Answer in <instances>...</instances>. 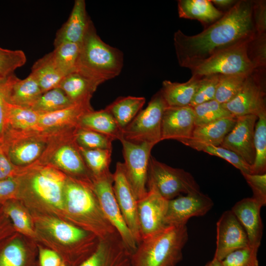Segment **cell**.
<instances>
[{"label": "cell", "instance_id": "6da1fadb", "mask_svg": "<svg viewBox=\"0 0 266 266\" xmlns=\"http://www.w3.org/2000/svg\"><path fill=\"white\" fill-rule=\"evenodd\" d=\"M252 8L253 0H238L197 34L176 31L173 43L179 66L191 69L220 51L250 42L256 34Z\"/></svg>", "mask_w": 266, "mask_h": 266}, {"label": "cell", "instance_id": "7a4b0ae2", "mask_svg": "<svg viewBox=\"0 0 266 266\" xmlns=\"http://www.w3.org/2000/svg\"><path fill=\"white\" fill-rule=\"evenodd\" d=\"M123 66L122 51L100 38L91 20L80 44L75 70L100 85L118 76Z\"/></svg>", "mask_w": 266, "mask_h": 266}, {"label": "cell", "instance_id": "3957f363", "mask_svg": "<svg viewBox=\"0 0 266 266\" xmlns=\"http://www.w3.org/2000/svg\"><path fill=\"white\" fill-rule=\"evenodd\" d=\"M188 239L186 225L167 227L141 240L132 254V266H176Z\"/></svg>", "mask_w": 266, "mask_h": 266}, {"label": "cell", "instance_id": "277c9868", "mask_svg": "<svg viewBox=\"0 0 266 266\" xmlns=\"http://www.w3.org/2000/svg\"><path fill=\"white\" fill-rule=\"evenodd\" d=\"M65 205L69 214L100 239L118 233L104 214L91 187L67 178L64 191ZM86 230V231H87Z\"/></svg>", "mask_w": 266, "mask_h": 266}, {"label": "cell", "instance_id": "5b68a950", "mask_svg": "<svg viewBox=\"0 0 266 266\" xmlns=\"http://www.w3.org/2000/svg\"><path fill=\"white\" fill-rule=\"evenodd\" d=\"M77 127L54 135L36 162L62 170L65 174L71 175V179L92 187L94 177L87 167L75 139Z\"/></svg>", "mask_w": 266, "mask_h": 266}, {"label": "cell", "instance_id": "8992f818", "mask_svg": "<svg viewBox=\"0 0 266 266\" xmlns=\"http://www.w3.org/2000/svg\"><path fill=\"white\" fill-rule=\"evenodd\" d=\"M61 131L19 132L7 129L1 146L14 165L25 167L39 160L52 137Z\"/></svg>", "mask_w": 266, "mask_h": 266}, {"label": "cell", "instance_id": "52a82bcc", "mask_svg": "<svg viewBox=\"0 0 266 266\" xmlns=\"http://www.w3.org/2000/svg\"><path fill=\"white\" fill-rule=\"evenodd\" d=\"M147 190H153L169 200L182 194L199 192L200 187L192 175L183 169L174 168L150 157Z\"/></svg>", "mask_w": 266, "mask_h": 266}, {"label": "cell", "instance_id": "ba28073f", "mask_svg": "<svg viewBox=\"0 0 266 266\" xmlns=\"http://www.w3.org/2000/svg\"><path fill=\"white\" fill-rule=\"evenodd\" d=\"M167 106L159 91L152 97L147 107L141 110L122 130L121 138L134 143H148L154 145L162 141V121Z\"/></svg>", "mask_w": 266, "mask_h": 266}, {"label": "cell", "instance_id": "9c48e42d", "mask_svg": "<svg viewBox=\"0 0 266 266\" xmlns=\"http://www.w3.org/2000/svg\"><path fill=\"white\" fill-rule=\"evenodd\" d=\"M249 43L237 45L213 55L190 69L192 77L201 78L212 74L252 73L256 69L248 55Z\"/></svg>", "mask_w": 266, "mask_h": 266}, {"label": "cell", "instance_id": "30bf717a", "mask_svg": "<svg viewBox=\"0 0 266 266\" xmlns=\"http://www.w3.org/2000/svg\"><path fill=\"white\" fill-rule=\"evenodd\" d=\"M127 178L138 200L148 192L147 180L149 161L154 145L148 143H134L121 138Z\"/></svg>", "mask_w": 266, "mask_h": 266}, {"label": "cell", "instance_id": "8fae6325", "mask_svg": "<svg viewBox=\"0 0 266 266\" xmlns=\"http://www.w3.org/2000/svg\"><path fill=\"white\" fill-rule=\"evenodd\" d=\"M113 176L110 171L94 179L92 189L105 217L116 229L123 242L133 253L137 244L127 226L116 201L113 190Z\"/></svg>", "mask_w": 266, "mask_h": 266}, {"label": "cell", "instance_id": "7c38bea8", "mask_svg": "<svg viewBox=\"0 0 266 266\" xmlns=\"http://www.w3.org/2000/svg\"><path fill=\"white\" fill-rule=\"evenodd\" d=\"M29 181L32 192L41 200L59 209L65 206L64 191L67 178L61 170L38 162Z\"/></svg>", "mask_w": 266, "mask_h": 266}, {"label": "cell", "instance_id": "4fadbf2b", "mask_svg": "<svg viewBox=\"0 0 266 266\" xmlns=\"http://www.w3.org/2000/svg\"><path fill=\"white\" fill-rule=\"evenodd\" d=\"M213 205V200L200 191L180 195L168 201L165 224L167 227L186 225L191 218L206 214Z\"/></svg>", "mask_w": 266, "mask_h": 266}, {"label": "cell", "instance_id": "5bb4252c", "mask_svg": "<svg viewBox=\"0 0 266 266\" xmlns=\"http://www.w3.org/2000/svg\"><path fill=\"white\" fill-rule=\"evenodd\" d=\"M113 190L125 222L137 245L141 241L138 218V200L125 173L123 163L118 162L113 173Z\"/></svg>", "mask_w": 266, "mask_h": 266}, {"label": "cell", "instance_id": "9a60e30c", "mask_svg": "<svg viewBox=\"0 0 266 266\" xmlns=\"http://www.w3.org/2000/svg\"><path fill=\"white\" fill-rule=\"evenodd\" d=\"M254 72L247 76L237 95L229 102L223 104L234 117L247 115L258 117L266 111L265 89Z\"/></svg>", "mask_w": 266, "mask_h": 266}, {"label": "cell", "instance_id": "2e32d148", "mask_svg": "<svg viewBox=\"0 0 266 266\" xmlns=\"http://www.w3.org/2000/svg\"><path fill=\"white\" fill-rule=\"evenodd\" d=\"M167 200L153 190H148L146 195L138 200L137 213L141 240L167 227L165 216Z\"/></svg>", "mask_w": 266, "mask_h": 266}, {"label": "cell", "instance_id": "e0dca14e", "mask_svg": "<svg viewBox=\"0 0 266 266\" xmlns=\"http://www.w3.org/2000/svg\"><path fill=\"white\" fill-rule=\"evenodd\" d=\"M216 244L213 258L221 261L233 251L249 246L246 233L231 210L223 212L216 223Z\"/></svg>", "mask_w": 266, "mask_h": 266}, {"label": "cell", "instance_id": "ac0fdd59", "mask_svg": "<svg viewBox=\"0 0 266 266\" xmlns=\"http://www.w3.org/2000/svg\"><path fill=\"white\" fill-rule=\"evenodd\" d=\"M257 120L255 115L237 117L235 125L220 145L238 155L251 166L255 158L254 135Z\"/></svg>", "mask_w": 266, "mask_h": 266}, {"label": "cell", "instance_id": "d6986e66", "mask_svg": "<svg viewBox=\"0 0 266 266\" xmlns=\"http://www.w3.org/2000/svg\"><path fill=\"white\" fill-rule=\"evenodd\" d=\"M132 254L117 233L100 239L95 252L78 266H132Z\"/></svg>", "mask_w": 266, "mask_h": 266}, {"label": "cell", "instance_id": "ffe728a7", "mask_svg": "<svg viewBox=\"0 0 266 266\" xmlns=\"http://www.w3.org/2000/svg\"><path fill=\"white\" fill-rule=\"evenodd\" d=\"M195 127L192 107L167 106L162 118L161 140L172 139L182 143L191 138Z\"/></svg>", "mask_w": 266, "mask_h": 266}, {"label": "cell", "instance_id": "44dd1931", "mask_svg": "<svg viewBox=\"0 0 266 266\" xmlns=\"http://www.w3.org/2000/svg\"><path fill=\"white\" fill-rule=\"evenodd\" d=\"M262 206L252 197L246 198L237 201L231 210L244 228L249 246L256 250L261 245L263 232L260 213Z\"/></svg>", "mask_w": 266, "mask_h": 266}, {"label": "cell", "instance_id": "7402d4cb", "mask_svg": "<svg viewBox=\"0 0 266 266\" xmlns=\"http://www.w3.org/2000/svg\"><path fill=\"white\" fill-rule=\"evenodd\" d=\"M84 0H75L67 20L57 31L54 47L64 42L81 44L90 21Z\"/></svg>", "mask_w": 266, "mask_h": 266}, {"label": "cell", "instance_id": "603a6c76", "mask_svg": "<svg viewBox=\"0 0 266 266\" xmlns=\"http://www.w3.org/2000/svg\"><path fill=\"white\" fill-rule=\"evenodd\" d=\"M93 110L91 104H73L54 112L39 114L38 126L41 131L46 132L77 127L81 117Z\"/></svg>", "mask_w": 266, "mask_h": 266}, {"label": "cell", "instance_id": "cb8c5ba5", "mask_svg": "<svg viewBox=\"0 0 266 266\" xmlns=\"http://www.w3.org/2000/svg\"><path fill=\"white\" fill-rule=\"evenodd\" d=\"M236 118L229 117L201 126H195L191 138L182 143L193 149L202 145L220 146L232 130Z\"/></svg>", "mask_w": 266, "mask_h": 266}, {"label": "cell", "instance_id": "d4e9b609", "mask_svg": "<svg viewBox=\"0 0 266 266\" xmlns=\"http://www.w3.org/2000/svg\"><path fill=\"white\" fill-rule=\"evenodd\" d=\"M100 85L77 70L65 76L58 88L75 104H91L93 94Z\"/></svg>", "mask_w": 266, "mask_h": 266}, {"label": "cell", "instance_id": "484cf974", "mask_svg": "<svg viewBox=\"0 0 266 266\" xmlns=\"http://www.w3.org/2000/svg\"><path fill=\"white\" fill-rule=\"evenodd\" d=\"M177 5L179 17L196 20L205 26L211 25L224 15L210 0H179Z\"/></svg>", "mask_w": 266, "mask_h": 266}, {"label": "cell", "instance_id": "4316f807", "mask_svg": "<svg viewBox=\"0 0 266 266\" xmlns=\"http://www.w3.org/2000/svg\"><path fill=\"white\" fill-rule=\"evenodd\" d=\"M78 127L104 134L113 140L122 137V130L105 108L98 111L93 109L85 113L80 118Z\"/></svg>", "mask_w": 266, "mask_h": 266}, {"label": "cell", "instance_id": "83f0119b", "mask_svg": "<svg viewBox=\"0 0 266 266\" xmlns=\"http://www.w3.org/2000/svg\"><path fill=\"white\" fill-rule=\"evenodd\" d=\"M200 78L191 77L186 82H173L164 80L160 92L167 106L190 105Z\"/></svg>", "mask_w": 266, "mask_h": 266}, {"label": "cell", "instance_id": "f1b7e54d", "mask_svg": "<svg viewBox=\"0 0 266 266\" xmlns=\"http://www.w3.org/2000/svg\"><path fill=\"white\" fill-rule=\"evenodd\" d=\"M31 73L37 80L42 93L58 88L65 77L56 66L52 52L34 63Z\"/></svg>", "mask_w": 266, "mask_h": 266}, {"label": "cell", "instance_id": "f546056e", "mask_svg": "<svg viewBox=\"0 0 266 266\" xmlns=\"http://www.w3.org/2000/svg\"><path fill=\"white\" fill-rule=\"evenodd\" d=\"M42 94L37 80L31 73L22 80L17 77L10 89L8 102L30 108Z\"/></svg>", "mask_w": 266, "mask_h": 266}, {"label": "cell", "instance_id": "4dcf8cb0", "mask_svg": "<svg viewBox=\"0 0 266 266\" xmlns=\"http://www.w3.org/2000/svg\"><path fill=\"white\" fill-rule=\"evenodd\" d=\"M145 100L142 97H120L105 109L112 115L122 130L141 110Z\"/></svg>", "mask_w": 266, "mask_h": 266}, {"label": "cell", "instance_id": "1f68e13d", "mask_svg": "<svg viewBox=\"0 0 266 266\" xmlns=\"http://www.w3.org/2000/svg\"><path fill=\"white\" fill-rule=\"evenodd\" d=\"M39 116V113L30 108L13 105L7 102L6 129L19 132L41 131L38 126Z\"/></svg>", "mask_w": 266, "mask_h": 266}, {"label": "cell", "instance_id": "d6a6232c", "mask_svg": "<svg viewBox=\"0 0 266 266\" xmlns=\"http://www.w3.org/2000/svg\"><path fill=\"white\" fill-rule=\"evenodd\" d=\"M255 161L251 174H262L266 171V111L258 116L254 135Z\"/></svg>", "mask_w": 266, "mask_h": 266}, {"label": "cell", "instance_id": "836d02e7", "mask_svg": "<svg viewBox=\"0 0 266 266\" xmlns=\"http://www.w3.org/2000/svg\"><path fill=\"white\" fill-rule=\"evenodd\" d=\"M80 51V44L64 42L54 47L52 52L54 62L65 76L76 69Z\"/></svg>", "mask_w": 266, "mask_h": 266}, {"label": "cell", "instance_id": "e575fe53", "mask_svg": "<svg viewBox=\"0 0 266 266\" xmlns=\"http://www.w3.org/2000/svg\"><path fill=\"white\" fill-rule=\"evenodd\" d=\"M73 104L60 88L43 93L33 104L30 108L39 114L54 112Z\"/></svg>", "mask_w": 266, "mask_h": 266}, {"label": "cell", "instance_id": "d590c367", "mask_svg": "<svg viewBox=\"0 0 266 266\" xmlns=\"http://www.w3.org/2000/svg\"><path fill=\"white\" fill-rule=\"evenodd\" d=\"M84 162L94 178L110 172L112 150L87 149L79 147Z\"/></svg>", "mask_w": 266, "mask_h": 266}, {"label": "cell", "instance_id": "8d00e7d4", "mask_svg": "<svg viewBox=\"0 0 266 266\" xmlns=\"http://www.w3.org/2000/svg\"><path fill=\"white\" fill-rule=\"evenodd\" d=\"M193 108L195 126H201L216 120L233 117L215 99L199 104Z\"/></svg>", "mask_w": 266, "mask_h": 266}, {"label": "cell", "instance_id": "74e56055", "mask_svg": "<svg viewBox=\"0 0 266 266\" xmlns=\"http://www.w3.org/2000/svg\"><path fill=\"white\" fill-rule=\"evenodd\" d=\"M249 75H221L214 99L222 104L230 101L238 93Z\"/></svg>", "mask_w": 266, "mask_h": 266}, {"label": "cell", "instance_id": "f35d334b", "mask_svg": "<svg viewBox=\"0 0 266 266\" xmlns=\"http://www.w3.org/2000/svg\"><path fill=\"white\" fill-rule=\"evenodd\" d=\"M75 141L87 149L112 150L113 139L104 134L77 127L74 132Z\"/></svg>", "mask_w": 266, "mask_h": 266}, {"label": "cell", "instance_id": "ab89813d", "mask_svg": "<svg viewBox=\"0 0 266 266\" xmlns=\"http://www.w3.org/2000/svg\"><path fill=\"white\" fill-rule=\"evenodd\" d=\"M27 58L21 50H10L0 47V80L14 73V71L24 66Z\"/></svg>", "mask_w": 266, "mask_h": 266}, {"label": "cell", "instance_id": "60d3db41", "mask_svg": "<svg viewBox=\"0 0 266 266\" xmlns=\"http://www.w3.org/2000/svg\"><path fill=\"white\" fill-rule=\"evenodd\" d=\"M193 149L224 159L238 169L241 173H251V166L240 156L221 146L202 145L196 146Z\"/></svg>", "mask_w": 266, "mask_h": 266}, {"label": "cell", "instance_id": "b9f144b4", "mask_svg": "<svg viewBox=\"0 0 266 266\" xmlns=\"http://www.w3.org/2000/svg\"><path fill=\"white\" fill-rule=\"evenodd\" d=\"M220 75L212 74L201 78L190 106L194 107L214 99Z\"/></svg>", "mask_w": 266, "mask_h": 266}, {"label": "cell", "instance_id": "7bdbcfd3", "mask_svg": "<svg viewBox=\"0 0 266 266\" xmlns=\"http://www.w3.org/2000/svg\"><path fill=\"white\" fill-rule=\"evenodd\" d=\"M257 252L249 246L233 251L221 262L223 266H258Z\"/></svg>", "mask_w": 266, "mask_h": 266}, {"label": "cell", "instance_id": "ee69618b", "mask_svg": "<svg viewBox=\"0 0 266 266\" xmlns=\"http://www.w3.org/2000/svg\"><path fill=\"white\" fill-rule=\"evenodd\" d=\"M26 261V250L18 240L9 244L0 254V266H24Z\"/></svg>", "mask_w": 266, "mask_h": 266}, {"label": "cell", "instance_id": "f6af8a7d", "mask_svg": "<svg viewBox=\"0 0 266 266\" xmlns=\"http://www.w3.org/2000/svg\"><path fill=\"white\" fill-rule=\"evenodd\" d=\"M266 33L261 35L256 34L255 37L248 44V55L256 69L266 66Z\"/></svg>", "mask_w": 266, "mask_h": 266}, {"label": "cell", "instance_id": "bcb514c9", "mask_svg": "<svg viewBox=\"0 0 266 266\" xmlns=\"http://www.w3.org/2000/svg\"><path fill=\"white\" fill-rule=\"evenodd\" d=\"M17 76L14 73L0 80V141L1 143L7 128L6 104L10 89Z\"/></svg>", "mask_w": 266, "mask_h": 266}, {"label": "cell", "instance_id": "7dc6e473", "mask_svg": "<svg viewBox=\"0 0 266 266\" xmlns=\"http://www.w3.org/2000/svg\"><path fill=\"white\" fill-rule=\"evenodd\" d=\"M253 192L252 198L263 206L266 204V173H241Z\"/></svg>", "mask_w": 266, "mask_h": 266}, {"label": "cell", "instance_id": "c3c4849f", "mask_svg": "<svg viewBox=\"0 0 266 266\" xmlns=\"http://www.w3.org/2000/svg\"><path fill=\"white\" fill-rule=\"evenodd\" d=\"M6 212L18 230L29 234L33 233L29 218L24 211L16 206H11L7 208Z\"/></svg>", "mask_w": 266, "mask_h": 266}, {"label": "cell", "instance_id": "681fc988", "mask_svg": "<svg viewBox=\"0 0 266 266\" xmlns=\"http://www.w3.org/2000/svg\"><path fill=\"white\" fill-rule=\"evenodd\" d=\"M252 16L256 34L261 35L266 33V0H253Z\"/></svg>", "mask_w": 266, "mask_h": 266}, {"label": "cell", "instance_id": "f907efd6", "mask_svg": "<svg viewBox=\"0 0 266 266\" xmlns=\"http://www.w3.org/2000/svg\"><path fill=\"white\" fill-rule=\"evenodd\" d=\"M20 167L14 165L9 160L0 146V180L12 177L18 172Z\"/></svg>", "mask_w": 266, "mask_h": 266}, {"label": "cell", "instance_id": "816d5d0a", "mask_svg": "<svg viewBox=\"0 0 266 266\" xmlns=\"http://www.w3.org/2000/svg\"><path fill=\"white\" fill-rule=\"evenodd\" d=\"M39 263L41 266H60L61 259L55 251L48 249L39 250Z\"/></svg>", "mask_w": 266, "mask_h": 266}, {"label": "cell", "instance_id": "f5cc1de1", "mask_svg": "<svg viewBox=\"0 0 266 266\" xmlns=\"http://www.w3.org/2000/svg\"><path fill=\"white\" fill-rule=\"evenodd\" d=\"M17 182L14 177L0 180V197H6L14 194L17 188Z\"/></svg>", "mask_w": 266, "mask_h": 266}, {"label": "cell", "instance_id": "db71d44e", "mask_svg": "<svg viewBox=\"0 0 266 266\" xmlns=\"http://www.w3.org/2000/svg\"><path fill=\"white\" fill-rule=\"evenodd\" d=\"M212 3H214L220 7H226L230 6H233L237 1L233 0H212Z\"/></svg>", "mask_w": 266, "mask_h": 266}, {"label": "cell", "instance_id": "11a10c76", "mask_svg": "<svg viewBox=\"0 0 266 266\" xmlns=\"http://www.w3.org/2000/svg\"><path fill=\"white\" fill-rule=\"evenodd\" d=\"M205 266H223L221 261L213 258L208 262Z\"/></svg>", "mask_w": 266, "mask_h": 266}, {"label": "cell", "instance_id": "9f6ffc18", "mask_svg": "<svg viewBox=\"0 0 266 266\" xmlns=\"http://www.w3.org/2000/svg\"><path fill=\"white\" fill-rule=\"evenodd\" d=\"M60 266H66L64 264L62 263V264H61Z\"/></svg>", "mask_w": 266, "mask_h": 266}, {"label": "cell", "instance_id": "6f0895ef", "mask_svg": "<svg viewBox=\"0 0 266 266\" xmlns=\"http://www.w3.org/2000/svg\"><path fill=\"white\" fill-rule=\"evenodd\" d=\"M1 144V142H0V146Z\"/></svg>", "mask_w": 266, "mask_h": 266}]
</instances>
